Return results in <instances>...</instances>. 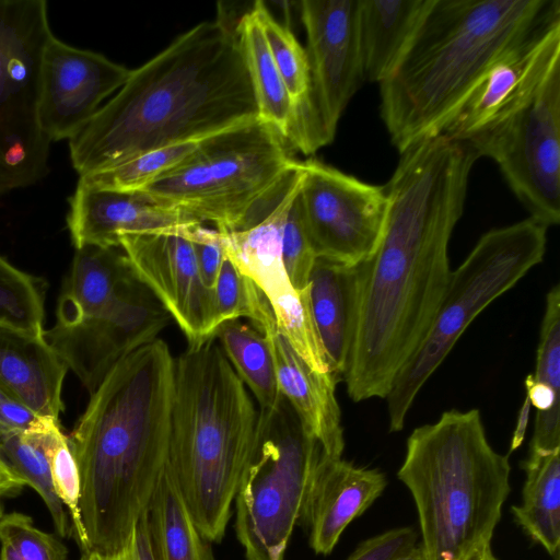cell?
<instances>
[{
    "instance_id": "cell-5",
    "label": "cell",
    "mask_w": 560,
    "mask_h": 560,
    "mask_svg": "<svg viewBox=\"0 0 560 560\" xmlns=\"http://www.w3.org/2000/svg\"><path fill=\"white\" fill-rule=\"evenodd\" d=\"M259 412L215 337L174 359L167 466L198 529L223 538Z\"/></svg>"
},
{
    "instance_id": "cell-32",
    "label": "cell",
    "mask_w": 560,
    "mask_h": 560,
    "mask_svg": "<svg viewBox=\"0 0 560 560\" xmlns=\"http://www.w3.org/2000/svg\"><path fill=\"white\" fill-rule=\"evenodd\" d=\"M198 143L184 142L150 150L81 176L79 180L101 188L139 191L180 164L196 150Z\"/></svg>"
},
{
    "instance_id": "cell-8",
    "label": "cell",
    "mask_w": 560,
    "mask_h": 560,
    "mask_svg": "<svg viewBox=\"0 0 560 560\" xmlns=\"http://www.w3.org/2000/svg\"><path fill=\"white\" fill-rule=\"evenodd\" d=\"M547 230L530 217L490 230L451 271L424 338L400 369L385 397L390 432L405 427L417 395L474 319L542 261Z\"/></svg>"
},
{
    "instance_id": "cell-41",
    "label": "cell",
    "mask_w": 560,
    "mask_h": 560,
    "mask_svg": "<svg viewBox=\"0 0 560 560\" xmlns=\"http://www.w3.org/2000/svg\"><path fill=\"white\" fill-rule=\"evenodd\" d=\"M38 417L26 405L0 388V431H26Z\"/></svg>"
},
{
    "instance_id": "cell-3",
    "label": "cell",
    "mask_w": 560,
    "mask_h": 560,
    "mask_svg": "<svg viewBox=\"0 0 560 560\" xmlns=\"http://www.w3.org/2000/svg\"><path fill=\"white\" fill-rule=\"evenodd\" d=\"M174 359L160 338L124 358L68 435L81 480L83 553L118 551L149 509L167 464Z\"/></svg>"
},
{
    "instance_id": "cell-16",
    "label": "cell",
    "mask_w": 560,
    "mask_h": 560,
    "mask_svg": "<svg viewBox=\"0 0 560 560\" xmlns=\"http://www.w3.org/2000/svg\"><path fill=\"white\" fill-rule=\"evenodd\" d=\"M187 229L125 234L120 248L138 280L167 311L188 346H198L214 336L219 323L213 290L200 277Z\"/></svg>"
},
{
    "instance_id": "cell-11",
    "label": "cell",
    "mask_w": 560,
    "mask_h": 560,
    "mask_svg": "<svg viewBox=\"0 0 560 560\" xmlns=\"http://www.w3.org/2000/svg\"><path fill=\"white\" fill-rule=\"evenodd\" d=\"M492 159L529 217L560 222V65L504 118L466 141Z\"/></svg>"
},
{
    "instance_id": "cell-10",
    "label": "cell",
    "mask_w": 560,
    "mask_h": 560,
    "mask_svg": "<svg viewBox=\"0 0 560 560\" xmlns=\"http://www.w3.org/2000/svg\"><path fill=\"white\" fill-rule=\"evenodd\" d=\"M52 36L45 0H0V194L48 172L51 141L37 109L43 54Z\"/></svg>"
},
{
    "instance_id": "cell-13",
    "label": "cell",
    "mask_w": 560,
    "mask_h": 560,
    "mask_svg": "<svg viewBox=\"0 0 560 560\" xmlns=\"http://www.w3.org/2000/svg\"><path fill=\"white\" fill-rule=\"evenodd\" d=\"M171 320L136 278L107 303L57 313L44 337L91 395L119 361L156 340Z\"/></svg>"
},
{
    "instance_id": "cell-21",
    "label": "cell",
    "mask_w": 560,
    "mask_h": 560,
    "mask_svg": "<svg viewBox=\"0 0 560 560\" xmlns=\"http://www.w3.org/2000/svg\"><path fill=\"white\" fill-rule=\"evenodd\" d=\"M387 485L377 469L354 466L325 455L311 486L300 524L315 553L329 555L347 526L383 493Z\"/></svg>"
},
{
    "instance_id": "cell-22",
    "label": "cell",
    "mask_w": 560,
    "mask_h": 560,
    "mask_svg": "<svg viewBox=\"0 0 560 560\" xmlns=\"http://www.w3.org/2000/svg\"><path fill=\"white\" fill-rule=\"evenodd\" d=\"M68 368L43 332L0 325V388L37 416L59 419Z\"/></svg>"
},
{
    "instance_id": "cell-33",
    "label": "cell",
    "mask_w": 560,
    "mask_h": 560,
    "mask_svg": "<svg viewBox=\"0 0 560 560\" xmlns=\"http://www.w3.org/2000/svg\"><path fill=\"white\" fill-rule=\"evenodd\" d=\"M45 282L0 256V325L43 332Z\"/></svg>"
},
{
    "instance_id": "cell-40",
    "label": "cell",
    "mask_w": 560,
    "mask_h": 560,
    "mask_svg": "<svg viewBox=\"0 0 560 560\" xmlns=\"http://www.w3.org/2000/svg\"><path fill=\"white\" fill-rule=\"evenodd\" d=\"M80 560H155L152 551L147 512L136 523L126 545L107 555L83 553Z\"/></svg>"
},
{
    "instance_id": "cell-31",
    "label": "cell",
    "mask_w": 560,
    "mask_h": 560,
    "mask_svg": "<svg viewBox=\"0 0 560 560\" xmlns=\"http://www.w3.org/2000/svg\"><path fill=\"white\" fill-rule=\"evenodd\" d=\"M0 456L26 486L39 494L58 535L71 536L68 513L55 492L49 464L37 440L28 431H0Z\"/></svg>"
},
{
    "instance_id": "cell-37",
    "label": "cell",
    "mask_w": 560,
    "mask_h": 560,
    "mask_svg": "<svg viewBox=\"0 0 560 560\" xmlns=\"http://www.w3.org/2000/svg\"><path fill=\"white\" fill-rule=\"evenodd\" d=\"M536 381L560 392V287L553 285L546 296V307L537 348Z\"/></svg>"
},
{
    "instance_id": "cell-7",
    "label": "cell",
    "mask_w": 560,
    "mask_h": 560,
    "mask_svg": "<svg viewBox=\"0 0 560 560\" xmlns=\"http://www.w3.org/2000/svg\"><path fill=\"white\" fill-rule=\"evenodd\" d=\"M290 149L256 119L199 141L180 164L139 191L198 223L238 231L298 165Z\"/></svg>"
},
{
    "instance_id": "cell-1",
    "label": "cell",
    "mask_w": 560,
    "mask_h": 560,
    "mask_svg": "<svg viewBox=\"0 0 560 560\" xmlns=\"http://www.w3.org/2000/svg\"><path fill=\"white\" fill-rule=\"evenodd\" d=\"M477 153L439 135L400 153L385 184L381 240L359 264L354 337L343 376L355 402L385 398L424 338L450 276L448 244L464 212Z\"/></svg>"
},
{
    "instance_id": "cell-35",
    "label": "cell",
    "mask_w": 560,
    "mask_h": 560,
    "mask_svg": "<svg viewBox=\"0 0 560 560\" xmlns=\"http://www.w3.org/2000/svg\"><path fill=\"white\" fill-rule=\"evenodd\" d=\"M281 255L293 288L296 291L306 290L310 285V277L317 255L304 223L299 194L285 218Z\"/></svg>"
},
{
    "instance_id": "cell-17",
    "label": "cell",
    "mask_w": 560,
    "mask_h": 560,
    "mask_svg": "<svg viewBox=\"0 0 560 560\" xmlns=\"http://www.w3.org/2000/svg\"><path fill=\"white\" fill-rule=\"evenodd\" d=\"M130 69L55 37L43 54L38 122L52 142L73 138L127 81Z\"/></svg>"
},
{
    "instance_id": "cell-34",
    "label": "cell",
    "mask_w": 560,
    "mask_h": 560,
    "mask_svg": "<svg viewBox=\"0 0 560 560\" xmlns=\"http://www.w3.org/2000/svg\"><path fill=\"white\" fill-rule=\"evenodd\" d=\"M67 547L21 512L0 517V560H67Z\"/></svg>"
},
{
    "instance_id": "cell-4",
    "label": "cell",
    "mask_w": 560,
    "mask_h": 560,
    "mask_svg": "<svg viewBox=\"0 0 560 560\" xmlns=\"http://www.w3.org/2000/svg\"><path fill=\"white\" fill-rule=\"evenodd\" d=\"M558 18L559 0H433L378 84L381 117L398 152L442 135L493 63Z\"/></svg>"
},
{
    "instance_id": "cell-30",
    "label": "cell",
    "mask_w": 560,
    "mask_h": 560,
    "mask_svg": "<svg viewBox=\"0 0 560 560\" xmlns=\"http://www.w3.org/2000/svg\"><path fill=\"white\" fill-rule=\"evenodd\" d=\"M40 444L50 469L55 492L71 518V535L81 552L86 546L80 513L81 480L69 436L61 429L59 419L38 417L26 430Z\"/></svg>"
},
{
    "instance_id": "cell-43",
    "label": "cell",
    "mask_w": 560,
    "mask_h": 560,
    "mask_svg": "<svg viewBox=\"0 0 560 560\" xmlns=\"http://www.w3.org/2000/svg\"><path fill=\"white\" fill-rule=\"evenodd\" d=\"M530 407H532L530 402H529L528 398L525 396V399H524V401L521 406V409L518 411L515 429L512 434L510 452L517 450L524 441L528 421H529Z\"/></svg>"
},
{
    "instance_id": "cell-24",
    "label": "cell",
    "mask_w": 560,
    "mask_h": 560,
    "mask_svg": "<svg viewBox=\"0 0 560 560\" xmlns=\"http://www.w3.org/2000/svg\"><path fill=\"white\" fill-rule=\"evenodd\" d=\"M433 0H359V40L364 79L383 82L396 68Z\"/></svg>"
},
{
    "instance_id": "cell-42",
    "label": "cell",
    "mask_w": 560,
    "mask_h": 560,
    "mask_svg": "<svg viewBox=\"0 0 560 560\" xmlns=\"http://www.w3.org/2000/svg\"><path fill=\"white\" fill-rule=\"evenodd\" d=\"M26 486L24 480L19 477L0 456V501L3 497L18 494ZM0 502V517L2 516Z\"/></svg>"
},
{
    "instance_id": "cell-14",
    "label": "cell",
    "mask_w": 560,
    "mask_h": 560,
    "mask_svg": "<svg viewBox=\"0 0 560 560\" xmlns=\"http://www.w3.org/2000/svg\"><path fill=\"white\" fill-rule=\"evenodd\" d=\"M296 4L311 73L308 114L296 150L308 155L332 142L346 107L365 79L359 0H302Z\"/></svg>"
},
{
    "instance_id": "cell-2",
    "label": "cell",
    "mask_w": 560,
    "mask_h": 560,
    "mask_svg": "<svg viewBox=\"0 0 560 560\" xmlns=\"http://www.w3.org/2000/svg\"><path fill=\"white\" fill-rule=\"evenodd\" d=\"M256 119L235 24L218 18L195 25L130 70L125 84L69 140L70 159L81 177Z\"/></svg>"
},
{
    "instance_id": "cell-36",
    "label": "cell",
    "mask_w": 560,
    "mask_h": 560,
    "mask_svg": "<svg viewBox=\"0 0 560 560\" xmlns=\"http://www.w3.org/2000/svg\"><path fill=\"white\" fill-rule=\"evenodd\" d=\"M257 293L258 288L225 254L213 288L219 327L241 317L249 319Z\"/></svg>"
},
{
    "instance_id": "cell-23",
    "label": "cell",
    "mask_w": 560,
    "mask_h": 560,
    "mask_svg": "<svg viewBox=\"0 0 560 560\" xmlns=\"http://www.w3.org/2000/svg\"><path fill=\"white\" fill-rule=\"evenodd\" d=\"M360 268L317 258L310 277V301L331 374L343 380L351 353Z\"/></svg>"
},
{
    "instance_id": "cell-18",
    "label": "cell",
    "mask_w": 560,
    "mask_h": 560,
    "mask_svg": "<svg viewBox=\"0 0 560 560\" xmlns=\"http://www.w3.org/2000/svg\"><path fill=\"white\" fill-rule=\"evenodd\" d=\"M560 65V18L533 32L488 70L444 129L466 142L521 106Z\"/></svg>"
},
{
    "instance_id": "cell-45",
    "label": "cell",
    "mask_w": 560,
    "mask_h": 560,
    "mask_svg": "<svg viewBox=\"0 0 560 560\" xmlns=\"http://www.w3.org/2000/svg\"><path fill=\"white\" fill-rule=\"evenodd\" d=\"M470 560H497L491 551V546L485 548L479 551L476 556H474Z\"/></svg>"
},
{
    "instance_id": "cell-20",
    "label": "cell",
    "mask_w": 560,
    "mask_h": 560,
    "mask_svg": "<svg viewBox=\"0 0 560 560\" xmlns=\"http://www.w3.org/2000/svg\"><path fill=\"white\" fill-rule=\"evenodd\" d=\"M67 225L74 248L120 247L125 234L174 232L201 224L142 191L101 188L78 182Z\"/></svg>"
},
{
    "instance_id": "cell-12",
    "label": "cell",
    "mask_w": 560,
    "mask_h": 560,
    "mask_svg": "<svg viewBox=\"0 0 560 560\" xmlns=\"http://www.w3.org/2000/svg\"><path fill=\"white\" fill-rule=\"evenodd\" d=\"M302 178L299 163L248 226L220 232L225 254L266 296L278 330L311 369L331 373L314 322L310 285L304 291L293 288L281 255L283 225Z\"/></svg>"
},
{
    "instance_id": "cell-28",
    "label": "cell",
    "mask_w": 560,
    "mask_h": 560,
    "mask_svg": "<svg viewBox=\"0 0 560 560\" xmlns=\"http://www.w3.org/2000/svg\"><path fill=\"white\" fill-rule=\"evenodd\" d=\"M214 337L236 375L252 393L260 413H270L283 402L272 355L265 336L240 319L223 323Z\"/></svg>"
},
{
    "instance_id": "cell-25",
    "label": "cell",
    "mask_w": 560,
    "mask_h": 560,
    "mask_svg": "<svg viewBox=\"0 0 560 560\" xmlns=\"http://www.w3.org/2000/svg\"><path fill=\"white\" fill-rule=\"evenodd\" d=\"M235 32L254 93L258 119L271 126L290 145L296 127V112L269 51L254 3L238 19Z\"/></svg>"
},
{
    "instance_id": "cell-39",
    "label": "cell",
    "mask_w": 560,
    "mask_h": 560,
    "mask_svg": "<svg viewBox=\"0 0 560 560\" xmlns=\"http://www.w3.org/2000/svg\"><path fill=\"white\" fill-rule=\"evenodd\" d=\"M418 535L409 526L397 527L363 540L346 560H393L417 545Z\"/></svg>"
},
{
    "instance_id": "cell-38",
    "label": "cell",
    "mask_w": 560,
    "mask_h": 560,
    "mask_svg": "<svg viewBox=\"0 0 560 560\" xmlns=\"http://www.w3.org/2000/svg\"><path fill=\"white\" fill-rule=\"evenodd\" d=\"M190 240L200 277L210 290H213L221 265L225 257L223 238L217 229L196 224L185 231Z\"/></svg>"
},
{
    "instance_id": "cell-26",
    "label": "cell",
    "mask_w": 560,
    "mask_h": 560,
    "mask_svg": "<svg viewBox=\"0 0 560 560\" xmlns=\"http://www.w3.org/2000/svg\"><path fill=\"white\" fill-rule=\"evenodd\" d=\"M155 560H214L166 464L147 511Z\"/></svg>"
},
{
    "instance_id": "cell-9",
    "label": "cell",
    "mask_w": 560,
    "mask_h": 560,
    "mask_svg": "<svg viewBox=\"0 0 560 560\" xmlns=\"http://www.w3.org/2000/svg\"><path fill=\"white\" fill-rule=\"evenodd\" d=\"M326 454L285 398L277 410L259 412L254 448L234 499L245 560L283 559Z\"/></svg>"
},
{
    "instance_id": "cell-44",
    "label": "cell",
    "mask_w": 560,
    "mask_h": 560,
    "mask_svg": "<svg viewBox=\"0 0 560 560\" xmlns=\"http://www.w3.org/2000/svg\"><path fill=\"white\" fill-rule=\"evenodd\" d=\"M393 560H428L423 547L421 544H417L415 547L409 549L407 552L400 555Z\"/></svg>"
},
{
    "instance_id": "cell-27",
    "label": "cell",
    "mask_w": 560,
    "mask_h": 560,
    "mask_svg": "<svg viewBox=\"0 0 560 560\" xmlns=\"http://www.w3.org/2000/svg\"><path fill=\"white\" fill-rule=\"evenodd\" d=\"M524 469L523 500L512 506L514 518L553 560H559L560 450L546 454L529 452Z\"/></svg>"
},
{
    "instance_id": "cell-19",
    "label": "cell",
    "mask_w": 560,
    "mask_h": 560,
    "mask_svg": "<svg viewBox=\"0 0 560 560\" xmlns=\"http://www.w3.org/2000/svg\"><path fill=\"white\" fill-rule=\"evenodd\" d=\"M249 320L265 336L279 389L305 432L318 441L329 456L341 457L345 439L336 397V377L331 373L314 371L295 352L278 330L273 313L260 291Z\"/></svg>"
},
{
    "instance_id": "cell-6",
    "label": "cell",
    "mask_w": 560,
    "mask_h": 560,
    "mask_svg": "<svg viewBox=\"0 0 560 560\" xmlns=\"http://www.w3.org/2000/svg\"><path fill=\"white\" fill-rule=\"evenodd\" d=\"M510 472L478 409H451L412 431L397 475L413 498L428 560H470L490 546Z\"/></svg>"
},
{
    "instance_id": "cell-15",
    "label": "cell",
    "mask_w": 560,
    "mask_h": 560,
    "mask_svg": "<svg viewBox=\"0 0 560 560\" xmlns=\"http://www.w3.org/2000/svg\"><path fill=\"white\" fill-rule=\"evenodd\" d=\"M299 200L317 258L355 266L374 253L385 225L388 194L315 159L301 162Z\"/></svg>"
},
{
    "instance_id": "cell-29",
    "label": "cell",
    "mask_w": 560,
    "mask_h": 560,
    "mask_svg": "<svg viewBox=\"0 0 560 560\" xmlns=\"http://www.w3.org/2000/svg\"><path fill=\"white\" fill-rule=\"evenodd\" d=\"M254 4L269 51L296 112V127L290 144L296 150L310 105L311 73L307 55L290 27L277 21L264 1H255Z\"/></svg>"
}]
</instances>
